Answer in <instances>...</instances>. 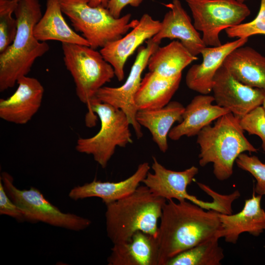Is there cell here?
<instances>
[{"label":"cell","instance_id":"obj_10","mask_svg":"<svg viewBox=\"0 0 265 265\" xmlns=\"http://www.w3.org/2000/svg\"><path fill=\"white\" fill-rule=\"evenodd\" d=\"M151 166L153 173L148 172L142 183L155 195L167 201L176 199L178 201L188 200L203 209L223 213V203L220 198L214 197L212 202H204L190 195L187 187L198 173V168L192 166L183 171H176L168 169L160 163L156 157H153Z\"/></svg>","mask_w":265,"mask_h":265},{"label":"cell","instance_id":"obj_13","mask_svg":"<svg viewBox=\"0 0 265 265\" xmlns=\"http://www.w3.org/2000/svg\"><path fill=\"white\" fill-rule=\"evenodd\" d=\"M161 22L144 14L138 24L117 40L109 42L100 52L113 67L118 81L123 80L124 67L128 58L144 41L153 38L159 31Z\"/></svg>","mask_w":265,"mask_h":265},{"label":"cell","instance_id":"obj_7","mask_svg":"<svg viewBox=\"0 0 265 265\" xmlns=\"http://www.w3.org/2000/svg\"><path fill=\"white\" fill-rule=\"evenodd\" d=\"M61 44L64 65L74 80L76 95L88 109L97 91L115 76L114 69L96 49Z\"/></svg>","mask_w":265,"mask_h":265},{"label":"cell","instance_id":"obj_17","mask_svg":"<svg viewBox=\"0 0 265 265\" xmlns=\"http://www.w3.org/2000/svg\"><path fill=\"white\" fill-rule=\"evenodd\" d=\"M262 196H256L254 192L251 198L245 200L239 212L230 214L219 213V238H223L226 242L236 244L242 233L258 236L263 233L265 230V211L261 206Z\"/></svg>","mask_w":265,"mask_h":265},{"label":"cell","instance_id":"obj_33","mask_svg":"<svg viewBox=\"0 0 265 265\" xmlns=\"http://www.w3.org/2000/svg\"><path fill=\"white\" fill-rule=\"evenodd\" d=\"M109 0H89V4L92 7H107Z\"/></svg>","mask_w":265,"mask_h":265},{"label":"cell","instance_id":"obj_3","mask_svg":"<svg viewBox=\"0 0 265 265\" xmlns=\"http://www.w3.org/2000/svg\"><path fill=\"white\" fill-rule=\"evenodd\" d=\"M166 201L143 185L129 195L105 204L108 238L113 244L129 240L139 231L157 238L158 221Z\"/></svg>","mask_w":265,"mask_h":265},{"label":"cell","instance_id":"obj_14","mask_svg":"<svg viewBox=\"0 0 265 265\" xmlns=\"http://www.w3.org/2000/svg\"><path fill=\"white\" fill-rule=\"evenodd\" d=\"M18 87L6 99L0 100V118L17 125L31 120L41 107L44 88L36 78L23 77L17 82Z\"/></svg>","mask_w":265,"mask_h":265},{"label":"cell","instance_id":"obj_18","mask_svg":"<svg viewBox=\"0 0 265 265\" xmlns=\"http://www.w3.org/2000/svg\"><path fill=\"white\" fill-rule=\"evenodd\" d=\"M150 166L144 162L138 165L135 172L127 179L117 182L94 180L76 186L69 192L70 198L78 201L87 198H101L105 204L116 201L133 192L146 176Z\"/></svg>","mask_w":265,"mask_h":265},{"label":"cell","instance_id":"obj_9","mask_svg":"<svg viewBox=\"0 0 265 265\" xmlns=\"http://www.w3.org/2000/svg\"><path fill=\"white\" fill-rule=\"evenodd\" d=\"M193 25L202 32L206 46L221 45L220 33L238 25L250 14L248 7L236 0H186Z\"/></svg>","mask_w":265,"mask_h":265},{"label":"cell","instance_id":"obj_23","mask_svg":"<svg viewBox=\"0 0 265 265\" xmlns=\"http://www.w3.org/2000/svg\"><path fill=\"white\" fill-rule=\"evenodd\" d=\"M185 108L181 103L170 101L161 108L138 110L136 120L149 131L159 150L165 153L168 149V133L175 122L182 121Z\"/></svg>","mask_w":265,"mask_h":265},{"label":"cell","instance_id":"obj_27","mask_svg":"<svg viewBox=\"0 0 265 265\" xmlns=\"http://www.w3.org/2000/svg\"><path fill=\"white\" fill-rule=\"evenodd\" d=\"M19 0H0V53L13 42L17 29V21L12 16Z\"/></svg>","mask_w":265,"mask_h":265},{"label":"cell","instance_id":"obj_1","mask_svg":"<svg viewBox=\"0 0 265 265\" xmlns=\"http://www.w3.org/2000/svg\"><path fill=\"white\" fill-rule=\"evenodd\" d=\"M219 213L205 211L187 200L164 204L158 227L159 265L180 253L209 239L217 237L221 230Z\"/></svg>","mask_w":265,"mask_h":265},{"label":"cell","instance_id":"obj_19","mask_svg":"<svg viewBox=\"0 0 265 265\" xmlns=\"http://www.w3.org/2000/svg\"><path fill=\"white\" fill-rule=\"evenodd\" d=\"M214 101L213 96L208 94L195 96L185 107L182 121L170 131L168 137L176 141L184 136L192 137L197 135L213 121L230 112L216 104L213 105Z\"/></svg>","mask_w":265,"mask_h":265},{"label":"cell","instance_id":"obj_8","mask_svg":"<svg viewBox=\"0 0 265 265\" xmlns=\"http://www.w3.org/2000/svg\"><path fill=\"white\" fill-rule=\"evenodd\" d=\"M0 180L8 196L24 213L26 221L41 222L74 231L83 230L91 224L87 218L61 211L34 187L23 189L17 188L13 177L7 172H2Z\"/></svg>","mask_w":265,"mask_h":265},{"label":"cell","instance_id":"obj_6","mask_svg":"<svg viewBox=\"0 0 265 265\" xmlns=\"http://www.w3.org/2000/svg\"><path fill=\"white\" fill-rule=\"evenodd\" d=\"M59 1L62 12L74 28L82 33L94 49L102 48L122 37L139 22L137 19L131 20L130 13L115 18L106 7L89 5V0Z\"/></svg>","mask_w":265,"mask_h":265},{"label":"cell","instance_id":"obj_26","mask_svg":"<svg viewBox=\"0 0 265 265\" xmlns=\"http://www.w3.org/2000/svg\"><path fill=\"white\" fill-rule=\"evenodd\" d=\"M219 239L215 237L188 249L169 260L166 265H220L224 254Z\"/></svg>","mask_w":265,"mask_h":265},{"label":"cell","instance_id":"obj_35","mask_svg":"<svg viewBox=\"0 0 265 265\" xmlns=\"http://www.w3.org/2000/svg\"><path fill=\"white\" fill-rule=\"evenodd\" d=\"M238 1H239V2H244L245 1L247 0H236Z\"/></svg>","mask_w":265,"mask_h":265},{"label":"cell","instance_id":"obj_20","mask_svg":"<svg viewBox=\"0 0 265 265\" xmlns=\"http://www.w3.org/2000/svg\"><path fill=\"white\" fill-rule=\"evenodd\" d=\"M157 238L137 231L126 241L113 244L107 259L108 265H159Z\"/></svg>","mask_w":265,"mask_h":265},{"label":"cell","instance_id":"obj_24","mask_svg":"<svg viewBox=\"0 0 265 265\" xmlns=\"http://www.w3.org/2000/svg\"><path fill=\"white\" fill-rule=\"evenodd\" d=\"M182 74L168 78L149 72L142 79L134 97L137 110L153 109L167 105L178 90Z\"/></svg>","mask_w":265,"mask_h":265},{"label":"cell","instance_id":"obj_12","mask_svg":"<svg viewBox=\"0 0 265 265\" xmlns=\"http://www.w3.org/2000/svg\"><path fill=\"white\" fill-rule=\"evenodd\" d=\"M212 92L216 104L239 119L262 106L265 95V90L241 83L222 66L214 77Z\"/></svg>","mask_w":265,"mask_h":265},{"label":"cell","instance_id":"obj_15","mask_svg":"<svg viewBox=\"0 0 265 265\" xmlns=\"http://www.w3.org/2000/svg\"><path fill=\"white\" fill-rule=\"evenodd\" d=\"M164 5L169 10L161 21L159 32L151 38L152 41L159 44L163 39H177L194 56L201 53L206 46L180 0H173Z\"/></svg>","mask_w":265,"mask_h":265},{"label":"cell","instance_id":"obj_31","mask_svg":"<svg viewBox=\"0 0 265 265\" xmlns=\"http://www.w3.org/2000/svg\"><path fill=\"white\" fill-rule=\"evenodd\" d=\"M0 214L9 216L20 222L26 221L24 213L6 193L0 180Z\"/></svg>","mask_w":265,"mask_h":265},{"label":"cell","instance_id":"obj_28","mask_svg":"<svg viewBox=\"0 0 265 265\" xmlns=\"http://www.w3.org/2000/svg\"><path fill=\"white\" fill-rule=\"evenodd\" d=\"M229 38H248L256 34L265 35V0H261L257 16L251 21L225 29Z\"/></svg>","mask_w":265,"mask_h":265},{"label":"cell","instance_id":"obj_34","mask_svg":"<svg viewBox=\"0 0 265 265\" xmlns=\"http://www.w3.org/2000/svg\"><path fill=\"white\" fill-rule=\"evenodd\" d=\"M262 106L264 108V110H265V95L263 103V104H262Z\"/></svg>","mask_w":265,"mask_h":265},{"label":"cell","instance_id":"obj_4","mask_svg":"<svg viewBox=\"0 0 265 265\" xmlns=\"http://www.w3.org/2000/svg\"><path fill=\"white\" fill-rule=\"evenodd\" d=\"M244 132L239 119L231 112L220 117L213 126L204 127L197 135L199 165L204 167L212 163L213 173L217 180L222 181L230 178L240 154L257 151Z\"/></svg>","mask_w":265,"mask_h":265},{"label":"cell","instance_id":"obj_21","mask_svg":"<svg viewBox=\"0 0 265 265\" xmlns=\"http://www.w3.org/2000/svg\"><path fill=\"white\" fill-rule=\"evenodd\" d=\"M222 66L241 83L265 90V57L252 48H236Z\"/></svg>","mask_w":265,"mask_h":265},{"label":"cell","instance_id":"obj_32","mask_svg":"<svg viewBox=\"0 0 265 265\" xmlns=\"http://www.w3.org/2000/svg\"><path fill=\"white\" fill-rule=\"evenodd\" d=\"M143 0H109L107 9L115 18L121 17L122 11L126 6L129 5L132 7H138Z\"/></svg>","mask_w":265,"mask_h":265},{"label":"cell","instance_id":"obj_29","mask_svg":"<svg viewBox=\"0 0 265 265\" xmlns=\"http://www.w3.org/2000/svg\"><path fill=\"white\" fill-rule=\"evenodd\" d=\"M236 163L239 168L249 172L256 179L255 192L261 196L265 195V163L257 157L244 153L239 155Z\"/></svg>","mask_w":265,"mask_h":265},{"label":"cell","instance_id":"obj_30","mask_svg":"<svg viewBox=\"0 0 265 265\" xmlns=\"http://www.w3.org/2000/svg\"><path fill=\"white\" fill-rule=\"evenodd\" d=\"M242 129L249 134L258 135L261 138L262 147L265 151V110L259 106L239 119Z\"/></svg>","mask_w":265,"mask_h":265},{"label":"cell","instance_id":"obj_25","mask_svg":"<svg viewBox=\"0 0 265 265\" xmlns=\"http://www.w3.org/2000/svg\"><path fill=\"white\" fill-rule=\"evenodd\" d=\"M197 59L179 41H174L159 47L150 56L147 66L150 72L171 78L182 74L186 67Z\"/></svg>","mask_w":265,"mask_h":265},{"label":"cell","instance_id":"obj_16","mask_svg":"<svg viewBox=\"0 0 265 265\" xmlns=\"http://www.w3.org/2000/svg\"><path fill=\"white\" fill-rule=\"evenodd\" d=\"M248 38H238L216 47H206L201 54V63L192 65L186 76V86L201 94H209L212 87L215 74L222 66L226 57L236 48L243 46Z\"/></svg>","mask_w":265,"mask_h":265},{"label":"cell","instance_id":"obj_11","mask_svg":"<svg viewBox=\"0 0 265 265\" xmlns=\"http://www.w3.org/2000/svg\"><path fill=\"white\" fill-rule=\"evenodd\" d=\"M151 39L146 41V46L138 48L137 54L129 75L123 85L113 87L104 86L96 93L95 98L122 110L127 115L137 138L143 136L141 126L136 120L138 111L134 103L135 95L140 86L142 72L147 66L151 55L159 47Z\"/></svg>","mask_w":265,"mask_h":265},{"label":"cell","instance_id":"obj_5","mask_svg":"<svg viewBox=\"0 0 265 265\" xmlns=\"http://www.w3.org/2000/svg\"><path fill=\"white\" fill-rule=\"evenodd\" d=\"M88 110L86 125H95L94 119L97 115L101 122L100 129L92 137L79 138L75 148L79 153L92 155L94 160L105 168L116 147H125L132 143L131 124L122 110L95 98L91 101Z\"/></svg>","mask_w":265,"mask_h":265},{"label":"cell","instance_id":"obj_2","mask_svg":"<svg viewBox=\"0 0 265 265\" xmlns=\"http://www.w3.org/2000/svg\"><path fill=\"white\" fill-rule=\"evenodd\" d=\"M17 29L12 44L0 53V91L13 87L30 72L35 61L50 49L34 35L35 26L42 16L39 0H19L14 11Z\"/></svg>","mask_w":265,"mask_h":265},{"label":"cell","instance_id":"obj_22","mask_svg":"<svg viewBox=\"0 0 265 265\" xmlns=\"http://www.w3.org/2000/svg\"><path fill=\"white\" fill-rule=\"evenodd\" d=\"M63 14L59 0H47L45 11L33 29L35 38L41 42L55 40L90 46L82 36L70 27Z\"/></svg>","mask_w":265,"mask_h":265}]
</instances>
